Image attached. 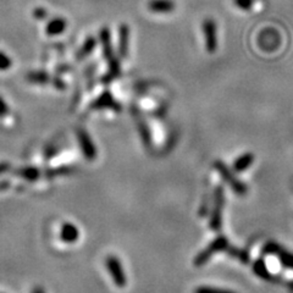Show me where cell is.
<instances>
[{
    "instance_id": "cell-9",
    "label": "cell",
    "mask_w": 293,
    "mask_h": 293,
    "mask_svg": "<svg viewBox=\"0 0 293 293\" xmlns=\"http://www.w3.org/2000/svg\"><path fill=\"white\" fill-rule=\"evenodd\" d=\"M130 46V28L127 25H122L119 31V53L122 58L129 55Z\"/></svg>"
},
{
    "instance_id": "cell-11",
    "label": "cell",
    "mask_w": 293,
    "mask_h": 293,
    "mask_svg": "<svg viewBox=\"0 0 293 293\" xmlns=\"http://www.w3.org/2000/svg\"><path fill=\"white\" fill-rule=\"evenodd\" d=\"M96 46H97V39L93 37H88L87 39L85 40L83 46L81 47V49L77 52L76 54V58L77 60H82V59H85L86 56L90 55L92 52H93L94 49H96Z\"/></svg>"
},
{
    "instance_id": "cell-6",
    "label": "cell",
    "mask_w": 293,
    "mask_h": 293,
    "mask_svg": "<svg viewBox=\"0 0 293 293\" xmlns=\"http://www.w3.org/2000/svg\"><path fill=\"white\" fill-rule=\"evenodd\" d=\"M78 141L86 158H87L88 160H93L97 155V150L93 142H92V140L90 138V136L81 130V131H78Z\"/></svg>"
},
{
    "instance_id": "cell-1",
    "label": "cell",
    "mask_w": 293,
    "mask_h": 293,
    "mask_svg": "<svg viewBox=\"0 0 293 293\" xmlns=\"http://www.w3.org/2000/svg\"><path fill=\"white\" fill-rule=\"evenodd\" d=\"M100 38V43H102L103 47V53H104V56L109 64V77H116L120 75V64L117 58L115 56L114 49H112V44H111V38H110V31L109 28H103L99 33Z\"/></svg>"
},
{
    "instance_id": "cell-22",
    "label": "cell",
    "mask_w": 293,
    "mask_h": 293,
    "mask_svg": "<svg viewBox=\"0 0 293 293\" xmlns=\"http://www.w3.org/2000/svg\"><path fill=\"white\" fill-rule=\"evenodd\" d=\"M32 293H44V291H43V288H40V287H35Z\"/></svg>"
},
{
    "instance_id": "cell-7",
    "label": "cell",
    "mask_w": 293,
    "mask_h": 293,
    "mask_svg": "<svg viewBox=\"0 0 293 293\" xmlns=\"http://www.w3.org/2000/svg\"><path fill=\"white\" fill-rule=\"evenodd\" d=\"M223 204H224L223 189L218 188L217 189V195H215V209H214V214H213V219H212V227L215 230L220 229L221 210H223Z\"/></svg>"
},
{
    "instance_id": "cell-13",
    "label": "cell",
    "mask_w": 293,
    "mask_h": 293,
    "mask_svg": "<svg viewBox=\"0 0 293 293\" xmlns=\"http://www.w3.org/2000/svg\"><path fill=\"white\" fill-rule=\"evenodd\" d=\"M27 79L33 83H47L49 82V76L44 72H31L27 76Z\"/></svg>"
},
{
    "instance_id": "cell-15",
    "label": "cell",
    "mask_w": 293,
    "mask_h": 293,
    "mask_svg": "<svg viewBox=\"0 0 293 293\" xmlns=\"http://www.w3.org/2000/svg\"><path fill=\"white\" fill-rule=\"evenodd\" d=\"M13 65V60L8 54L0 50V71H7Z\"/></svg>"
},
{
    "instance_id": "cell-10",
    "label": "cell",
    "mask_w": 293,
    "mask_h": 293,
    "mask_svg": "<svg viewBox=\"0 0 293 293\" xmlns=\"http://www.w3.org/2000/svg\"><path fill=\"white\" fill-rule=\"evenodd\" d=\"M79 236V231L73 224H64L63 229H61L60 237L66 243H72L77 241Z\"/></svg>"
},
{
    "instance_id": "cell-16",
    "label": "cell",
    "mask_w": 293,
    "mask_h": 293,
    "mask_svg": "<svg viewBox=\"0 0 293 293\" xmlns=\"http://www.w3.org/2000/svg\"><path fill=\"white\" fill-rule=\"evenodd\" d=\"M194 293H233V292L226 291V289H221V288H214V287L203 286V287H198Z\"/></svg>"
},
{
    "instance_id": "cell-19",
    "label": "cell",
    "mask_w": 293,
    "mask_h": 293,
    "mask_svg": "<svg viewBox=\"0 0 293 293\" xmlns=\"http://www.w3.org/2000/svg\"><path fill=\"white\" fill-rule=\"evenodd\" d=\"M33 15H34L35 19L43 20V19H46L47 15H48V13H47L46 9H43V8H37V9H35V10H34Z\"/></svg>"
},
{
    "instance_id": "cell-18",
    "label": "cell",
    "mask_w": 293,
    "mask_h": 293,
    "mask_svg": "<svg viewBox=\"0 0 293 293\" xmlns=\"http://www.w3.org/2000/svg\"><path fill=\"white\" fill-rule=\"evenodd\" d=\"M233 2H235V4L237 5L239 9L247 10V9H249L252 7V3H253V0H233Z\"/></svg>"
},
{
    "instance_id": "cell-17",
    "label": "cell",
    "mask_w": 293,
    "mask_h": 293,
    "mask_svg": "<svg viewBox=\"0 0 293 293\" xmlns=\"http://www.w3.org/2000/svg\"><path fill=\"white\" fill-rule=\"evenodd\" d=\"M250 161V158L248 155L245 156H242V158H239L237 161H236L235 164V169L236 170H243V169L247 168V165L249 164Z\"/></svg>"
},
{
    "instance_id": "cell-3",
    "label": "cell",
    "mask_w": 293,
    "mask_h": 293,
    "mask_svg": "<svg viewBox=\"0 0 293 293\" xmlns=\"http://www.w3.org/2000/svg\"><path fill=\"white\" fill-rule=\"evenodd\" d=\"M105 265H106V269H108L109 272H110L115 285H116L117 287L125 286L126 276H125V272H123L122 265H121V262L119 260V258H116V257H114V256L108 257L105 260Z\"/></svg>"
},
{
    "instance_id": "cell-8",
    "label": "cell",
    "mask_w": 293,
    "mask_h": 293,
    "mask_svg": "<svg viewBox=\"0 0 293 293\" xmlns=\"http://www.w3.org/2000/svg\"><path fill=\"white\" fill-rule=\"evenodd\" d=\"M67 27L66 20L63 17H55L50 20L46 26V33L48 35H58L61 34Z\"/></svg>"
},
{
    "instance_id": "cell-4",
    "label": "cell",
    "mask_w": 293,
    "mask_h": 293,
    "mask_svg": "<svg viewBox=\"0 0 293 293\" xmlns=\"http://www.w3.org/2000/svg\"><path fill=\"white\" fill-rule=\"evenodd\" d=\"M226 244H227V242L224 237H219L218 239H215V241L213 242V243L210 244L205 250H203L202 253L197 257V259L194 260L195 265H202L203 263H205L206 260L213 256V254L217 253V252L219 250L225 249V248H226Z\"/></svg>"
},
{
    "instance_id": "cell-21",
    "label": "cell",
    "mask_w": 293,
    "mask_h": 293,
    "mask_svg": "<svg viewBox=\"0 0 293 293\" xmlns=\"http://www.w3.org/2000/svg\"><path fill=\"white\" fill-rule=\"evenodd\" d=\"M8 170V165L7 164H2L0 165V174L4 173V171Z\"/></svg>"
},
{
    "instance_id": "cell-14",
    "label": "cell",
    "mask_w": 293,
    "mask_h": 293,
    "mask_svg": "<svg viewBox=\"0 0 293 293\" xmlns=\"http://www.w3.org/2000/svg\"><path fill=\"white\" fill-rule=\"evenodd\" d=\"M19 175L23 179L29 180V181H33L38 177V170H35L33 168H26L19 171Z\"/></svg>"
},
{
    "instance_id": "cell-12",
    "label": "cell",
    "mask_w": 293,
    "mask_h": 293,
    "mask_svg": "<svg viewBox=\"0 0 293 293\" xmlns=\"http://www.w3.org/2000/svg\"><path fill=\"white\" fill-rule=\"evenodd\" d=\"M215 166H217L218 171H219V173H220L221 177H223L224 180H226V181L230 183V185H231V187H233V188H235L236 191H239V189H241V183H239L238 181H236V180H233V177L231 176L230 171L227 170V168L225 166V165L223 164V162L218 161L217 164H215Z\"/></svg>"
},
{
    "instance_id": "cell-2",
    "label": "cell",
    "mask_w": 293,
    "mask_h": 293,
    "mask_svg": "<svg viewBox=\"0 0 293 293\" xmlns=\"http://www.w3.org/2000/svg\"><path fill=\"white\" fill-rule=\"evenodd\" d=\"M202 31L204 34L206 52L214 54L218 49V25L213 19H205L202 23Z\"/></svg>"
},
{
    "instance_id": "cell-20",
    "label": "cell",
    "mask_w": 293,
    "mask_h": 293,
    "mask_svg": "<svg viewBox=\"0 0 293 293\" xmlns=\"http://www.w3.org/2000/svg\"><path fill=\"white\" fill-rule=\"evenodd\" d=\"M9 112V106L7 104V102H5L4 99H3L2 97H0V117L5 116Z\"/></svg>"
},
{
    "instance_id": "cell-5",
    "label": "cell",
    "mask_w": 293,
    "mask_h": 293,
    "mask_svg": "<svg viewBox=\"0 0 293 293\" xmlns=\"http://www.w3.org/2000/svg\"><path fill=\"white\" fill-rule=\"evenodd\" d=\"M176 8L174 0H150L148 9L155 14H170Z\"/></svg>"
}]
</instances>
